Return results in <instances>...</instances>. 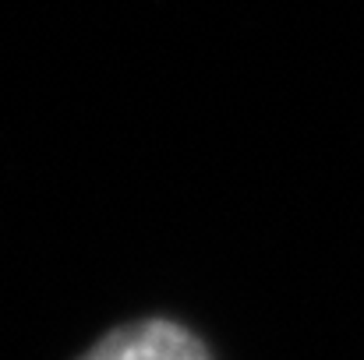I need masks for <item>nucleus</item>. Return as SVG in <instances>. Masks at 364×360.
I'll use <instances>...</instances> for the list:
<instances>
[{"label": "nucleus", "instance_id": "obj_1", "mask_svg": "<svg viewBox=\"0 0 364 360\" xmlns=\"http://www.w3.org/2000/svg\"><path fill=\"white\" fill-rule=\"evenodd\" d=\"M75 360H213V350L184 322L152 315L114 325Z\"/></svg>", "mask_w": 364, "mask_h": 360}]
</instances>
